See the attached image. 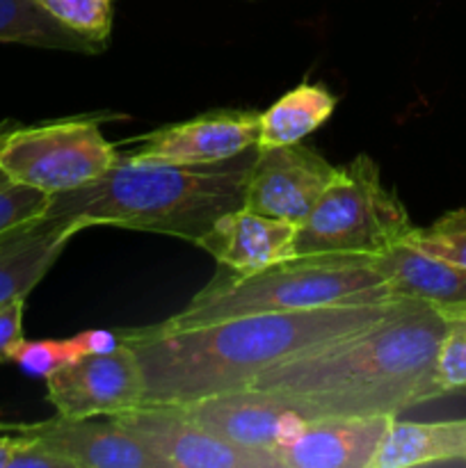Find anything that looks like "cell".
Segmentation results:
<instances>
[{
    "mask_svg": "<svg viewBox=\"0 0 466 468\" xmlns=\"http://www.w3.org/2000/svg\"><path fill=\"white\" fill-rule=\"evenodd\" d=\"M402 297L370 304L251 314L190 327L123 329L146 387L144 405H183L251 387L260 373L352 336L391 314Z\"/></svg>",
    "mask_w": 466,
    "mask_h": 468,
    "instance_id": "6da1fadb",
    "label": "cell"
},
{
    "mask_svg": "<svg viewBox=\"0 0 466 468\" xmlns=\"http://www.w3.org/2000/svg\"><path fill=\"white\" fill-rule=\"evenodd\" d=\"M443 334L439 306L402 297L370 327L272 366L251 387L288 398L309 419L397 416L446 396L437 378Z\"/></svg>",
    "mask_w": 466,
    "mask_h": 468,
    "instance_id": "7a4b0ae2",
    "label": "cell"
},
{
    "mask_svg": "<svg viewBox=\"0 0 466 468\" xmlns=\"http://www.w3.org/2000/svg\"><path fill=\"white\" fill-rule=\"evenodd\" d=\"M254 149L217 165H135L119 158L87 186L50 197L46 215L82 227H122L199 242L222 215L245 206Z\"/></svg>",
    "mask_w": 466,
    "mask_h": 468,
    "instance_id": "3957f363",
    "label": "cell"
},
{
    "mask_svg": "<svg viewBox=\"0 0 466 468\" xmlns=\"http://www.w3.org/2000/svg\"><path fill=\"white\" fill-rule=\"evenodd\" d=\"M391 297L396 295L368 256H291L247 277L219 268L217 277L181 314L160 324L190 327L236 315L370 304Z\"/></svg>",
    "mask_w": 466,
    "mask_h": 468,
    "instance_id": "277c9868",
    "label": "cell"
},
{
    "mask_svg": "<svg viewBox=\"0 0 466 468\" xmlns=\"http://www.w3.org/2000/svg\"><path fill=\"white\" fill-rule=\"evenodd\" d=\"M414 229L405 204L387 190L365 154L336 167V176L300 224L295 256H375L400 245Z\"/></svg>",
    "mask_w": 466,
    "mask_h": 468,
    "instance_id": "5b68a950",
    "label": "cell"
},
{
    "mask_svg": "<svg viewBox=\"0 0 466 468\" xmlns=\"http://www.w3.org/2000/svg\"><path fill=\"white\" fill-rule=\"evenodd\" d=\"M103 117H71L18 126L0 149V169L46 195L71 192L119 163V144L101 133Z\"/></svg>",
    "mask_w": 466,
    "mask_h": 468,
    "instance_id": "8992f818",
    "label": "cell"
},
{
    "mask_svg": "<svg viewBox=\"0 0 466 468\" xmlns=\"http://www.w3.org/2000/svg\"><path fill=\"white\" fill-rule=\"evenodd\" d=\"M112 419L163 468H281L270 452L210 434L183 405H142Z\"/></svg>",
    "mask_w": 466,
    "mask_h": 468,
    "instance_id": "52a82bcc",
    "label": "cell"
},
{
    "mask_svg": "<svg viewBox=\"0 0 466 468\" xmlns=\"http://www.w3.org/2000/svg\"><path fill=\"white\" fill-rule=\"evenodd\" d=\"M259 128L260 112L256 110H213L126 140L128 149L119 155L135 165H217L254 149Z\"/></svg>",
    "mask_w": 466,
    "mask_h": 468,
    "instance_id": "ba28073f",
    "label": "cell"
},
{
    "mask_svg": "<svg viewBox=\"0 0 466 468\" xmlns=\"http://www.w3.org/2000/svg\"><path fill=\"white\" fill-rule=\"evenodd\" d=\"M123 341V338H122ZM48 402L67 419L117 416L146 400L144 375L126 341L105 355H85L46 378Z\"/></svg>",
    "mask_w": 466,
    "mask_h": 468,
    "instance_id": "9c48e42d",
    "label": "cell"
},
{
    "mask_svg": "<svg viewBox=\"0 0 466 468\" xmlns=\"http://www.w3.org/2000/svg\"><path fill=\"white\" fill-rule=\"evenodd\" d=\"M183 407L215 437L249 451L270 452L274 457L300 432L302 425L311 420L288 398L254 387L183 402Z\"/></svg>",
    "mask_w": 466,
    "mask_h": 468,
    "instance_id": "30bf717a",
    "label": "cell"
},
{
    "mask_svg": "<svg viewBox=\"0 0 466 468\" xmlns=\"http://www.w3.org/2000/svg\"><path fill=\"white\" fill-rule=\"evenodd\" d=\"M336 167L311 146H256L245 186V208L300 227L329 183Z\"/></svg>",
    "mask_w": 466,
    "mask_h": 468,
    "instance_id": "8fae6325",
    "label": "cell"
},
{
    "mask_svg": "<svg viewBox=\"0 0 466 468\" xmlns=\"http://www.w3.org/2000/svg\"><path fill=\"white\" fill-rule=\"evenodd\" d=\"M23 434L39 441L69 468H163L112 416L94 419H55L16 425Z\"/></svg>",
    "mask_w": 466,
    "mask_h": 468,
    "instance_id": "7c38bea8",
    "label": "cell"
},
{
    "mask_svg": "<svg viewBox=\"0 0 466 468\" xmlns=\"http://www.w3.org/2000/svg\"><path fill=\"white\" fill-rule=\"evenodd\" d=\"M396 416H320L279 451L281 468H373Z\"/></svg>",
    "mask_w": 466,
    "mask_h": 468,
    "instance_id": "4fadbf2b",
    "label": "cell"
},
{
    "mask_svg": "<svg viewBox=\"0 0 466 468\" xmlns=\"http://www.w3.org/2000/svg\"><path fill=\"white\" fill-rule=\"evenodd\" d=\"M297 224L240 208L222 215L196 245L208 251L219 268L247 277L295 256Z\"/></svg>",
    "mask_w": 466,
    "mask_h": 468,
    "instance_id": "5bb4252c",
    "label": "cell"
},
{
    "mask_svg": "<svg viewBox=\"0 0 466 468\" xmlns=\"http://www.w3.org/2000/svg\"><path fill=\"white\" fill-rule=\"evenodd\" d=\"M80 231V222L44 215L0 233V304L26 300Z\"/></svg>",
    "mask_w": 466,
    "mask_h": 468,
    "instance_id": "9a60e30c",
    "label": "cell"
},
{
    "mask_svg": "<svg viewBox=\"0 0 466 468\" xmlns=\"http://www.w3.org/2000/svg\"><path fill=\"white\" fill-rule=\"evenodd\" d=\"M396 297L428 302L439 309L466 304V268L434 259L400 242L373 259Z\"/></svg>",
    "mask_w": 466,
    "mask_h": 468,
    "instance_id": "2e32d148",
    "label": "cell"
},
{
    "mask_svg": "<svg viewBox=\"0 0 466 468\" xmlns=\"http://www.w3.org/2000/svg\"><path fill=\"white\" fill-rule=\"evenodd\" d=\"M425 464H466V419L414 423L396 419L388 425L373 468Z\"/></svg>",
    "mask_w": 466,
    "mask_h": 468,
    "instance_id": "e0dca14e",
    "label": "cell"
},
{
    "mask_svg": "<svg viewBox=\"0 0 466 468\" xmlns=\"http://www.w3.org/2000/svg\"><path fill=\"white\" fill-rule=\"evenodd\" d=\"M336 96L324 85L302 82L260 112L259 149L297 144L318 131L336 110Z\"/></svg>",
    "mask_w": 466,
    "mask_h": 468,
    "instance_id": "ac0fdd59",
    "label": "cell"
},
{
    "mask_svg": "<svg viewBox=\"0 0 466 468\" xmlns=\"http://www.w3.org/2000/svg\"><path fill=\"white\" fill-rule=\"evenodd\" d=\"M0 41L73 53L103 50L101 44L59 23L39 0H0Z\"/></svg>",
    "mask_w": 466,
    "mask_h": 468,
    "instance_id": "d6986e66",
    "label": "cell"
},
{
    "mask_svg": "<svg viewBox=\"0 0 466 468\" xmlns=\"http://www.w3.org/2000/svg\"><path fill=\"white\" fill-rule=\"evenodd\" d=\"M402 242L434 259L466 268V208L450 210L425 229L414 227Z\"/></svg>",
    "mask_w": 466,
    "mask_h": 468,
    "instance_id": "ffe728a7",
    "label": "cell"
},
{
    "mask_svg": "<svg viewBox=\"0 0 466 468\" xmlns=\"http://www.w3.org/2000/svg\"><path fill=\"white\" fill-rule=\"evenodd\" d=\"M80 356H85V352H82L78 336L41 338V341H26L23 338L14 347L9 361L16 364L30 378L46 379L53 373H58V370H62L64 366L78 361Z\"/></svg>",
    "mask_w": 466,
    "mask_h": 468,
    "instance_id": "44dd1931",
    "label": "cell"
},
{
    "mask_svg": "<svg viewBox=\"0 0 466 468\" xmlns=\"http://www.w3.org/2000/svg\"><path fill=\"white\" fill-rule=\"evenodd\" d=\"M446 315V334L437 359V378L443 393L466 388V304L441 309Z\"/></svg>",
    "mask_w": 466,
    "mask_h": 468,
    "instance_id": "7402d4cb",
    "label": "cell"
},
{
    "mask_svg": "<svg viewBox=\"0 0 466 468\" xmlns=\"http://www.w3.org/2000/svg\"><path fill=\"white\" fill-rule=\"evenodd\" d=\"M59 23L105 48L112 30L110 0H39Z\"/></svg>",
    "mask_w": 466,
    "mask_h": 468,
    "instance_id": "603a6c76",
    "label": "cell"
},
{
    "mask_svg": "<svg viewBox=\"0 0 466 468\" xmlns=\"http://www.w3.org/2000/svg\"><path fill=\"white\" fill-rule=\"evenodd\" d=\"M50 195L16 183L0 169V233L18 224L44 218Z\"/></svg>",
    "mask_w": 466,
    "mask_h": 468,
    "instance_id": "cb8c5ba5",
    "label": "cell"
},
{
    "mask_svg": "<svg viewBox=\"0 0 466 468\" xmlns=\"http://www.w3.org/2000/svg\"><path fill=\"white\" fill-rule=\"evenodd\" d=\"M23 314H26L23 297L0 304V364L9 361L14 347L23 341Z\"/></svg>",
    "mask_w": 466,
    "mask_h": 468,
    "instance_id": "d4e9b609",
    "label": "cell"
},
{
    "mask_svg": "<svg viewBox=\"0 0 466 468\" xmlns=\"http://www.w3.org/2000/svg\"><path fill=\"white\" fill-rule=\"evenodd\" d=\"M80 347L85 355H105V352H112L122 346V334L105 332V329H87V332L76 334Z\"/></svg>",
    "mask_w": 466,
    "mask_h": 468,
    "instance_id": "484cf974",
    "label": "cell"
},
{
    "mask_svg": "<svg viewBox=\"0 0 466 468\" xmlns=\"http://www.w3.org/2000/svg\"><path fill=\"white\" fill-rule=\"evenodd\" d=\"M18 126H21V123L12 122V119H7V122H0V149H3L5 142L9 140V135H12Z\"/></svg>",
    "mask_w": 466,
    "mask_h": 468,
    "instance_id": "4316f807",
    "label": "cell"
},
{
    "mask_svg": "<svg viewBox=\"0 0 466 468\" xmlns=\"http://www.w3.org/2000/svg\"><path fill=\"white\" fill-rule=\"evenodd\" d=\"M14 428H16V423H7V420H3V416H0V432H14Z\"/></svg>",
    "mask_w": 466,
    "mask_h": 468,
    "instance_id": "83f0119b",
    "label": "cell"
},
{
    "mask_svg": "<svg viewBox=\"0 0 466 468\" xmlns=\"http://www.w3.org/2000/svg\"><path fill=\"white\" fill-rule=\"evenodd\" d=\"M3 457H5V443H3V437H0V468H3Z\"/></svg>",
    "mask_w": 466,
    "mask_h": 468,
    "instance_id": "f1b7e54d",
    "label": "cell"
}]
</instances>
